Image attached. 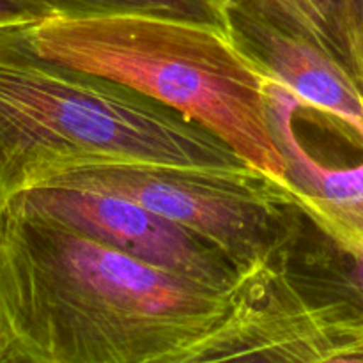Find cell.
Returning <instances> with one entry per match:
<instances>
[{
  "label": "cell",
  "mask_w": 363,
  "mask_h": 363,
  "mask_svg": "<svg viewBox=\"0 0 363 363\" xmlns=\"http://www.w3.org/2000/svg\"><path fill=\"white\" fill-rule=\"evenodd\" d=\"M41 20L27 0H0V27L16 23H35Z\"/></svg>",
  "instance_id": "4fadbf2b"
},
{
  "label": "cell",
  "mask_w": 363,
  "mask_h": 363,
  "mask_svg": "<svg viewBox=\"0 0 363 363\" xmlns=\"http://www.w3.org/2000/svg\"><path fill=\"white\" fill-rule=\"evenodd\" d=\"M234 41L301 106L332 116L363 142V92L353 74L312 43L229 7Z\"/></svg>",
  "instance_id": "52a82bcc"
},
{
  "label": "cell",
  "mask_w": 363,
  "mask_h": 363,
  "mask_svg": "<svg viewBox=\"0 0 363 363\" xmlns=\"http://www.w3.org/2000/svg\"><path fill=\"white\" fill-rule=\"evenodd\" d=\"M43 18L149 16L191 21L229 30L225 0H27Z\"/></svg>",
  "instance_id": "8fae6325"
},
{
  "label": "cell",
  "mask_w": 363,
  "mask_h": 363,
  "mask_svg": "<svg viewBox=\"0 0 363 363\" xmlns=\"http://www.w3.org/2000/svg\"><path fill=\"white\" fill-rule=\"evenodd\" d=\"M28 25L0 27V208L78 170L250 167L155 99L39 55Z\"/></svg>",
  "instance_id": "7a4b0ae2"
},
{
  "label": "cell",
  "mask_w": 363,
  "mask_h": 363,
  "mask_svg": "<svg viewBox=\"0 0 363 363\" xmlns=\"http://www.w3.org/2000/svg\"><path fill=\"white\" fill-rule=\"evenodd\" d=\"M0 337H2V332H0Z\"/></svg>",
  "instance_id": "2e32d148"
},
{
  "label": "cell",
  "mask_w": 363,
  "mask_h": 363,
  "mask_svg": "<svg viewBox=\"0 0 363 363\" xmlns=\"http://www.w3.org/2000/svg\"><path fill=\"white\" fill-rule=\"evenodd\" d=\"M28 35L45 59L155 99L215 135L247 165L286 181L269 126L272 77L229 30L149 16L43 18L28 25Z\"/></svg>",
  "instance_id": "3957f363"
},
{
  "label": "cell",
  "mask_w": 363,
  "mask_h": 363,
  "mask_svg": "<svg viewBox=\"0 0 363 363\" xmlns=\"http://www.w3.org/2000/svg\"><path fill=\"white\" fill-rule=\"evenodd\" d=\"M280 264L300 286L342 298L363 311V236L332 241L303 213Z\"/></svg>",
  "instance_id": "9c48e42d"
},
{
  "label": "cell",
  "mask_w": 363,
  "mask_h": 363,
  "mask_svg": "<svg viewBox=\"0 0 363 363\" xmlns=\"http://www.w3.org/2000/svg\"><path fill=\"white\" fill-rule=\"evenodd\" d=\"M11 201L59 220L145 264L216 289H233L243 273L213 245L133 201L71 186H41Z\"/></svg>",
  "instance_id": "8992f818"
},
{
  "label": "cell",
  "mask_w": 363,
  "mask_h": 363,
  "mask_svg": "<svg viewBox=\"0 0 363 363\" xmlns=\"http://www.w3.org/2000/svg\"><path fill=\"white\" fill-rule=\"evenodd\" d=\"M269 27L312 43L350 71L347 0H225Z\"/></svg>",
  "instance_id": "30bf717a"
},
{
  "label": "cell",
  "mask_w": 363,
  "mask_h": 363,
  "mask_svg": "<svg viewBox=\"0 0 363 363\" xmlns=\"http://www.w3.org/2000/svg\"><path fill=\"white\" fill-rule=\"evenodd\" d=\"M346 41L350 73L363 92V0H347Z\"/></svg>",
  "instance_id": "7c38bea8"
},
{
  "label": "cell",
  "mask_w": 363,
  "mask_h": 363,
  "mask_svg": "<svg viewBox=\"0 0 363 363\" xmlns=\"http://www.w3.org/2000/svg\"><path fill=\"white\" fill-rule=\"evenodd\" d=\"M0 363H30L25 354L6 337H0Z\"/></svg>",
  "instance_id": "5bb4252c"
},
{
  "label": "cell",
  "mask_w": 363,
  "mask_h": 363,
  "mask_svg": "<svg viewBox=\"0 0 363 363\" xmlns=\"http://www.w3.org/2000/svg\"><path fill=\"white\" fill-rule=\"evenodd\" d=\"M46 186L84 188L137 202L208 241L241 273L279 262L303 218L289 184L254 167H101L64 174Z\"/></svg>",
  "instance_id": "277c9868"
},
{
  "label": "cell",
  "mask_w": 363,
  "mask_h": 363,
  "mask_svg": "<svg viewBox=\"0 0 363 363\" xmlns=\"http://www.w3.org/2000/svg\"><path fill=\"white\" fill-rule=\"evenodd\" d=\"M340 354H363L362 308L268 262L243 273L225 319L167 363H321Z\"/></svg>",
  "instance_id": "5b68a950"
},
{
  "label": "cell",
  "mask_w": 363,
  "mask_h": 363,
  "mask_svg": "<svg viewBox=\"0 0 363 363\" xmlns=\"http://www.w3.org/2000/svg\"><path fill=\"white\" fill-rule=\"evenodd\" d=\"M238 286L145 264L14 201L0 208V332L30 363H167L225 319Z\"/></svg>",
  "instance_id": "6da1fadb"
},
{
  "label": "cell",
  "mask_w": 363,
  "mask_h": 363,
  "mask_svg": "<svg viewBox=\"0 0 363 363\" xmlns=\"http://www.w3.org/2000/svg\"><path fill=\"white\" fill-rule=\"evenodd\" d=\"M301 103L272 78L268 116L273 138L286 163V181L301 211L328 240L363 236V162L347 169L319 162L301 142L296 113Z\"/></svg>",
  "instance_id": "ba28073f"
},
{
  "label": "cell",
  "mask_w": 363,
  "mask_h": 363,
  "mask_svg": "<svg viewBox=\"0 0 363 363\" xmlns=\"http://www.w3.org/2000/svg\"><path fill=\"white\" fill-rule=\"evenodd\" d=\"M321 363H363V354H340Z\"/></svg>",
  "instance_id": "9a60e30c"
}]
</instances>
